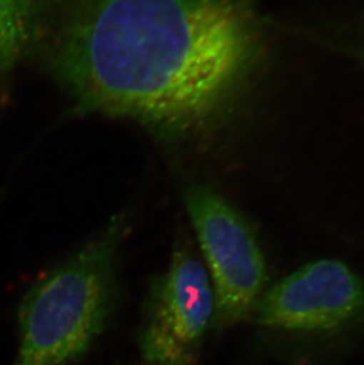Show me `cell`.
I'll return each mask as SVG.
<instances>
[{
    "label": "cell",
    "instance_id": "cell-5",
    "mask_svg": "<svg viewBox=\"0 0 364 365\" xmlns=\"http://www.w3.org/2000/svg\"><path fill=\"white\" fill-rule=\"evenodd\" d=\"M216 314V297L203 258L180 239L171 262L151 283L138 345L149 365H196Z\"/></svg>",
    "mask_w": 364,
    "mask_h": 365
},
{
    "label": "cell",
    "instance_id": "cell-1",
    "mask_svg": "<svg viewBox=\"0 0 364 365\" xmlns=\"http://www.w3.org/2000/svg\"><path fill=\"white\" fill-rule=\"evenodd\" d=\"M256 18L251 0H74L59 19L56 66L90 110L198 141L251 69Z\"/></svg>",
    "mask_w": 364,
    "mask_h": 365
},
{
    "label": "cell",
    "instance_id": "cell-4",
    "mask_svg": "<svg viewBox=\"0 0 364 365\" xmlns=\"http://www.w3.org/2000/svg\"><path fill=\"white\" fill-rule=\"evenodd\" d=\"M183 202L213 286L214 323H237L264 292L268 269L261 245L239 210L210 187L193 183Z\"/></svg>",
    "mask_w": 364,
    "mask_h": 365
},
{
    "label": "cell",
    "instance_id": "cell-2",
    "mask_svg": "<svg viewBox=\"0 0 364 365\" xmlns=\"http://www.w3.org/2000/svg\"><path fill=\"white\" fill-rule=\"evenodd\" d=\"M126 224L116 219L32 284L18 309L12 365H74L107 330L118 302Z\"/></svg>",
    "mask_w": 364,
    "mask_h": 365
},
{
    "label": "cell",
    "instance_id": "cell-7",
    "mask_svg": "<svg viewBox=\"0 0 364 365\" xmlns=\"http://www.w3.org/2000/svg\"><path fill=\"white\" fill-rule=\"evenodd\" d=\"M348 48L350 50V53H353L355 57L362 59L364 62V41L356 43V44H349Z\"/></svg>",
    "mask_w": 364,
    "mask_h": 365
},
{
    "label": "cell",
    "instance_id": "cell-3",
    "mask_svg": "<svg viewBox=\"0 0 364 365\" xmlns=\"http://www.w3.org/2000/svg\"><path fill=\"white\" fill-rule=\"evenodd\" d=\"M251 314L290 365H313L364 338V278L336 259H318L263 292Z\"/></svg>",
    "mask_w": 364,
    "mask_h": 365
},
{
    "label": "cell",
    "instance_id": "cell-8",
    "mask_svg": "<svg viewBox=\"0 0 364 365\" xmlns=\"http://www.w3.org/2000/svg\"><path fill=\"white\" fill-rule=\"evenodd\" d=\"M142 365H149V364H145V363H143V364H142Z\"/></svg>",
    "mask_w": 364,
    "mask_h": 365
},
{
    "label": "cell",
    "instance_id": "cell-6",
    "mask_svg": "<svg viewBox=\"0 0 364 365\" xmlns=\"http://www.w3.org/2000/svg\"><path fill=\"white\" fill-rule=\"evenodd\" d=\"M26 36L21 0H0V69L11 64Z\"/></svg>",
    "mask_w": 364,
    "mask_h": 365
}]
</instances>
